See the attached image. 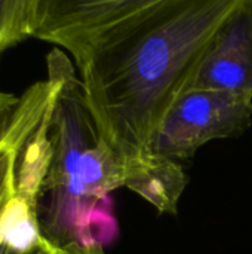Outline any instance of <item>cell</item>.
<instances>
[{
	"label": "cell",
	"instance_id": "6da1fadb",
	"mask_svg": "<svg viewBox=\"0 0 252 254\" xmlns=\"http://www.w3.org/2000/svg\"><path fill=\"white\" fill-rule=\"evenodd\" d=\"M238 1L144 0L74 60L86 104L123 167L126 189L162 214L178 213L187 176L180 162L153 156L154 137Z\"/></svg>",
	"mask_w": 252,
	"mask_h": 254
},
{
	"label": "cell",
	"instance_id": "7a4b0ae2",
	"mask_svg": "<svg viewBox=\"0 0 252 254\" xmlns=\"http://www.w3.org/2000/svg\"><path fill=\"white\" fill-rule=\"evenodd\" d=\"M46 63L55 98L50 162L36 204L39 234L55 250L105 249L119 237L111 193L126 188V176L98 131L71 61L55 48Z\"/></svg>",
	"mask_w": 252,
	"mask_h": 254
},
{
	"label": "cell",
	"instance_id": "3957f363",
	"mask_svg": "<svg viewBox=\"0 0 252 254\" xmlns=\"http://www.w3.org/2000/svg\"><path fill=\"white\" fill-rule=\"evenodd\" d=\"M252 127V98L214 89L183 91L157 129L153 156L186 161L212 140L242 135Z\"/></svg>",
	"mask_w": 252,
	"mask_h": 254
},
{
	"label": "cell",
	"instance_id": "277c9868",
	"mask_svg": "<svg viewBox=\"0 0 252 254\" xmlns=\"http://www.w3.org/2000/svg\"><path fill=\"white\" fill-rule=\"evenodd\" d=\"M186 89L226 91L252 98V0H239L214 33Z\"/></svg>",
	"mask_w": 252,
	"mask_h": 254
},
{
	"label": "cell",
	"instance_id": "5b68a950",
	"mask_svg": "<svg viewBox=\"0 0 252 254\" xmlns=\"http://www.w3.org/2000/svg\"><path fill=\"white\" fill-rule=\"evenodd\" d=\"M144 0H36L33 37L79 58L104 31L137 10Z\"/></svg>",
	"mask_w": 252,
	"mask_h": 254
},
{
	"label": "cell",
	"instance_id": "8992f818",
	"mask_svg": "<svg viewBox=\"0 0 252 254\" xmlns=\"http://www.w3.org/2000/svg\"><path fill=\"white\" fill-rule=\"evenodd\" d=\"M36 0H0V52L33 37Z\"/></svg>",
	"mask_w": 252,
	"mask_h": 254
},
{
	"label": "cell",
	"instance_id": "52a82bcc",
	"mask_svg": "<svg viewBox=\"0 0 252 254\" xmlns=\"http://www.w3.org/2000/svg\"><path fill=\"white\" fill-rule=\"evenodd\" d=\"M16 138H18V125L15 116L7 137L0 144V223L6 216L12 201L16 196V190H15Z\"/></svg>",
	"mask_w": 252,
	"mask_h": 254
},
{
	"label": "cell",
	"instance_id": "ba28073f",
	"mask_svg": "<svg viewBox=\"0 0 252 254\" xmlns=\"http://www.w3.org/2000/svg\"><path fill=\"white\" fill-rule=\"evenodd\" d=\"M21 98L0 91V144L7 137L16 116Z\"/></svg>",
	"mask_w": 252,
	"mask_h": 254
},
{
	"label": "cell",
	"instance_id": "9c48e42d",
	"mask_svg": "<svg viewBox=\"0 0 252 254\" xmlns=\"http://www.w3.org/2000/svg\"><path fill=\"white\" fill-rule=\"evenodd\" d=\"M4 219V217H3ZM3 223V220H1ZM0 223V254H21L24 253L22 250H19L6 235L4 229H3V225Z\"/></svg>",
	"mask_w": 252,
	"mask_h": 254
},
{
	"label": "cell",
	"instance_id": "30bf717a",
	"mask_svg": "<svg viewBox=\"0 0 252 254\" xmlns=\"http://www.w3.org/2000/svg\"><path fill=\"white\" fill-rule=\"evenodd\" d=\"M56 252L58 254H107L104 247H80V246H68Z\"/></svg>",
	"mask_w": 252,
	"mask_h": 254
},
{
	"label": "cell",
	"instance_id": "8fae6325",
	"mask_svg": "<svg viewBox=\"0 0 252 254\" xmlns=\"http://www.w3.org/2000/svg\"><path fill=\"white\" fill-rule=\"evenodd\" d=\"M21 254H58V252L52 246H49L45 240H40L34 247Z\"/></svg>",
	"mask_w": 252,
	"mask_h": 254
}]
</instances>
